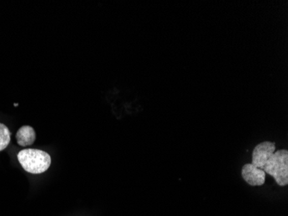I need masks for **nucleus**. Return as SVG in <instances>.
I'll return each instance as SVG.
<instances>
[{
    "label": "nucleus",
    "instance_id": "1",
    "mask_svg": "<svg viewBox=\"0 0 288 216\" xmlns=\"http://www.w3.org/2000/svg\"><path fill=\"white\" fill-rule=\"evenodd\" d=\"M23 170L28 173L42 174L50 167L51 157L45 151L37 149H24L17 155Z\"/></svg>",
    "mask_w": 288,
    "mask_h": 216
},
{
    "label": "nucleus",
    "instance_id": "5",
    "mask_svg": "<svg viewBox=\"0 0 288 216\" xmlns=\"http://www.w3.org/2000/svg\"><path fill=\"white\" fill-rule=\"evenodd\" d=\"M17 144L20 146L26 147L33 145L36 141V132L33 127L30 125H23L16 134Z\"/></svg>",
    "mask_w": 288,
    "mask_h": 216
},
{
    "label": "nucleus",
    "instance_id": "4",
    "mask_svg": "<svg viewBox=\"0 0 288 216\" xmlns=\"http://www.w3.org/2000/svg\"><path fill=\"white\" fill-rule=\"evenodd\" d=\"M243 180L250 186H262L266 180V173L252 164H246L242 168Z\"/></svg>",
    "mask_w": 288,
    "mask_h": 216
},
{
    "label": "nucleus",
    "instance_id": "2",
    "mask_svg": "<svg viewBox=\"0 0 288 216\" xmlns=\"http://www.w3.org/2000/svg\"><path fill=\"white\" fill-rule=\"evenodd\" d=\"M266 174L274 177L277 184L281 187L288 184V151L279 150L269 156L262 169Z\"/></svg>",
    "mask_w": 288,
    "mask_h": 216
},
{
    "label": "nucleus",
    "instance_id": "6",
    "mask_svg": "<svg viewBox=\"0 0 288 216\" xmlns=\"http://www.w3.org/2000/svg\"><path fill=\"white\" fill-rule=\"evenodd\" d=\"M11 142V131L8 127L0 123V151H4Z\"/></svg>",
    "mask_w": 288,
    "mask_h": 216
},
{
    "label": "nucleus",
    "instance_id": "3",
    "mask_svg": "<svg viewBox=\"0 0 288 216\" xmlns=\"http://www.w3.org/2000/svg\"><path fill=\"white\" fill-rule=\"evenodd\" d=\"M275 151H276L275 143L264 141L257 145L252 153V165L262 170L267 160L269 159V156H271L272 154H274Z\"/></svg>",
    "mask_w": 288,
    "mask_h": 216
}]
</instances>
